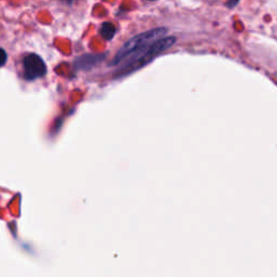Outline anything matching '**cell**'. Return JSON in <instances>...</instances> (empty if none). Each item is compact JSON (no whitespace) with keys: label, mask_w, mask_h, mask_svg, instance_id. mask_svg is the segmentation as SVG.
I'll return each instance as SVG.
<instances>
[{"label":"cell","mask_w":277,"mask_h":277,"mask_svg":"<svg viewBox=\"0 0 277 277\" xmlns=\"http://www.w3.org/2000/svg\"><path fill=\"white\" fill-rule=\"evenodd\" d=\"M167 33H168V29L166 27H158L132 37L117 51L112 62L109 63V66H117L118 64H124L127 61L133 59V57L138 56L151 44L164 38Z\"/></svg>","instance_id":"1"},{"label":"cell","mask_w":277,"mask_h":277,"mask_svg":"<svg viewBox=\"0 0 277 277\" xmlns=\"http://www.w3.org/2000/svg\"><path fill=\"white\" fill-rule=\"evenodd\" d=\"M8 60V54L5 52V50L2 48H0V67H2Z\"/></svg>","instance_id":"6"},{"label":"cell","mask_w":277,"mask_h":277,"mask_svg":"<svg viewBox=\"0 0 277 277\" xmlns=\"http://www.w3.org/2000/svg\"><path fill=\"white\" fill-rule=\"evenodd\" d=\"M236 4H238V1H231V2L227 3V5L230 9H233Z\"/></svg>","instance_id":"7"},{"label":"cell","mask_w":277,"mask_h":277,"mask_svg":"<svg viewBox=\"0 0 277 277\" xmlns=\"http://www.w3.org/2000/svg\"><path fill=\"white\" fill-rule=\"evenodd\" d=\"M24 77L26 80L41 78L47 74V65L39 55L28 54L23 61Z\"/></svg>","instance_id":"3"},{"label":"cell","mask_w":277,"mask_h":277,"mask_svg":"<svg viewBox=\"0 0 277 277\" xmlns=\"http://www.w3.org/2000/svg\"><path fill=\"white\" fill-rule=\"evenodd\" d=\"M100 33L102 35V37L104 38L106 40H111L112 38L115 36L116 33V28L114 27V25L111 23H104L101 26Z\"/></svg>","instance_id":"5"},{"label":"cell","mask_w":277,"mask_h":277,"mask_svg":"<svg viewBox=\"0 0 277 277\" xmlns=\"http://www.w3.org/2000/svg\"><path fill=\"white\" fill-rule=\"evenodd\" d=\"M176 41H177L176 37H172V36L164 37L162 39L155 41L146 50H144L142 53L122 64V67L120 68L117 76L122 77L125 75H129L135 72V70L146 66L147 64L151 63L156 56L165 52L166 50L170 49L173 44L176 43Z\"/></svg>","instance_id":"2"},{"label":"cell","mask_w":277,"mask_h":277,"mask_svg":"<svg viewBox=\"0 0 277 277\" xmlns=\"http://www.w3.org/2000/svg\"><path fill=\"white\" fill-rule=\"evenodd\" d=\"M101 57H102V55H99V54L83 55L77 60L76 64L79 68H91L92 66L95 65L96 63L100 62Z\"/></svg>","instance_id":"4"}]
</instances>
